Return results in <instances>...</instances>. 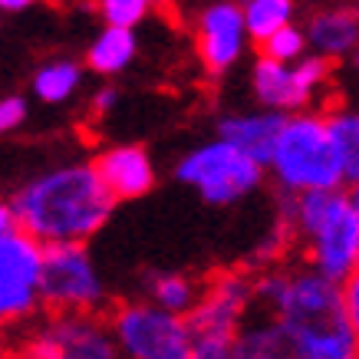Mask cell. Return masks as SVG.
Listing matches in <instances>:
<instances>
[{"instance_id":"obj_1","label":"cell","mask_w":359,"mask_h":359,"mask_svg":"<svg viewBox=\"0 0 359 359\" xmlns=\"http://www.w3.org/2000/svg\"><path fill=\"white\" fill-rule=\"evenodd\" d=\"M254 304L280 320L297 359H356V327L339 304V283L313 267L267 271L254 280Z\"/></svg>"},{"instance_id":"obj_2","label":"cell","mask_w":359,"mask_h":359,"mask_svg":"<svg viewBox=\"0 0 359 359\" xmlns=\"http://www.w3.org/2000/svg\"><path fill=\"white\" fill-rule=\"evenodd\" d=\"M13 224L40 244L86 241L106 228L116 211V198L102 185L96 165L79 162L50 168L30 178L11 198Z\"/></svg>"},{"instance_id":"obj_3","label":"cell","mask_w":359,"mask_h":359,"mask_svg":"<svg viewBox=\"0 0 359 359\" xmlns=\"http://www.w3.org/2000/svg\"><path fill=\"white\" fill-rule=\"evenodd\" d=\"M267 168L273 172V178H277V185L283 191L346 188L343 165H339L337 152L330 145L327 122H323L320 112H287Z\"/></svg>"},{"instance_id":"obj_4","label":"cell","mask_w":359,"mask_h":359,"mask_svg":"<svg viewBox=\"0 0 359 359\" xmlns=\"http://www.w3.org/2000/svg\"><path fill=\"white\" fill-rule=\"evenodd\" d=\"M264 172H267L264 165L248 158L224 139H211L191 149L175 168L178 182L195 188L208 205H234L241 198H248L250 191L261 188Z\"/></svg>"},{"instance_id":"obj_5","label":"cell","mask_w":359,"mask_h":359,"mask_svg":"<svg viewBox=\"0 0 359 359\" xmlns=\"http://www.w3.org/2000/svg\"><path fill=\"white\" fill-rule=\"evenodd\" d=\"M40 304L53 313H96L106 304V283L93 264V254L86 250V241L43 244Z\"/></svg>"},{"instance_id":"obj_6","label":"cell","mask_w":359,"mask_h":359,"mask_svg":"<svg viewBox=\"0 0 359 359\" xmlns=\"http://www.w3.org/2000/svg\"><path fill=\"white\" fill-rule=\"evenodd\" d=\"M109 330L119 353L129 359H185L191 346V330L185 316L168 313L152 300L122 304L112 313Z\"/></svg>"},{"instance_id":"obj_7","label":"cell","mask_w":359,"mask_h":359,"mask_svg":"<svg viewBox=\"0 0 359 359\" xmlns=\"http://www.w3.org/2000/svg\"><path fill=\"white\" fill-rule=\"evenodd\" d=\"M17 359H119V346L106 320L66 310L33 330Z\"/></svg>"},{"instance_id":"obj_8","label":"cell","mask_w":359,"mask_h":359,"mask_svg":"<svg viewBox=\"0 0 359 359\" xmlns=\"http://www.w3.org/2000/svg\"><path fill=\"white\" fill-rule=\"evenodd\" d=\"M310 244L313 271H320L330 280L343 283L359 267V198L349 188H337L330 198L327 215L320 218Z\"/></svg>"},{"instance_id":"obj_9","label":"cell","mask_w":359,"mask_h":359,"mask_svg":"<svg viewBox=\"0 0 359 359\" xmlns=\"http://www.w3.org/2000/svg\"><path fill=\"white\" fill-rule=\"evenodd\" d=\"M43 244L20 228L0 234V327L20 323L40 306Z\"/></svg>"},{"instance_id":"obj_10","label":"cell","mask_w":359,"mask_h":359,"mask_svg":"<svg viewBox=\"0 0 359 359\" xmlns=\"http://www.w3.org/2000/svg\"><path fill=\"white\" fill-rule=\"evenodd\" d=\"M254 304V280L241 271L218 273L215 280L201 287L195 306L185 313L191 337H224L234 339Z\"/></svg>"},{"instance_id":"obj_11","label":"cell","mask_w":359,"mask_h":359,"mask_svg":"<svg viewBox=\"0 0 359 359\" xmlns=\"http://www.w3.org/2000/svg\"><path fill=\"white\" fill-rule=\"evenodd\" d=\"M248 43V30H244V17H241V4L234 0H218L201 11L198 17V56L205 63L208 73H224L241 60Z\"/></svg>"},{"instance_id":"obj_12","label":"cell","mask_w":359,"mask_h":359,"mask_svg":"<svg viewBox=\"0 0 359 359\" xmlns=\"http://www.w3.org/2000/svg\"><path fill=\"white\" fill-rule=\"evenodd\" d=\"M93 165H96L102 185L109 188V195L116 198V201H129V198L149 195L155 185V165L142 145H116V149H106Z\"/></svg>"},{"instance_id":"obj_13","label":"cell","mask_w":359,"mask_h":359,"mask_svg":"<svg viewBox=\"0 0 359 359\" xmlns=\"http://www.w3.org/2000/svg\"><path fill=\"white\" fill-rule=\"evenodd\" d=\"M283 119H287V112H277V109L221 116V119H218V139L231 142V145H234V149H241L248 158H254L257 165H264V168H267Z\"/></svg>"},{"instance_id":"obj_14","label":"cell","mask_w":359,"mask_h":359,"mask_svg":"<svg viewBox=\"0 0 359 359\" xmlns=\"http://www.w3.org/2000/svg\"><path fill=\"white\" fill-rule=\"evenodd\" d=\"M306 50L323 60H343L356 50L359 43V17L356 7H327V11H316L306 23Z\"/></svg>"},{"instance_id":"obj_15","label":"cell","mask_w":359,"mask_h":359,"mask_svg":"<svg viewBox=\"0 0 359 359\" xmlns=\"http://www.w3.org/2000/svg\"><path fill=\"white\" fill-rule=\"evenodd\" d=\"M250 86H254L257 102L267 106V109L300 112L304 106H310V96L300 89L290 63H277V60L261 56V60L254 63V73H250Z\"/></svg>"},{"instance_id":"obj_16","label":"cell","mask_w":359,"mask_h":359,"mask_svg":"<svg viewBox=\"0 0 359 359\" xmlns=\"http://www.w3.org/2000/svg\"><path fill=\"white\" fill-rule=\"evenodd\" d=\"M231 359H297V349L280 320L264 316L238 327L231 339Z\"/></svg>"},{"instance_id":"obj_17","label":"cell","mask_w":359,"mask_h":359,"mask_svg":"<svg viewBox=\"0 0 359 359\" xmlns=\"http://www.w3.org/2000/svg\"><path fill=\"white\" fill-rule=\"evenodd\" d=\"M135 56H139V40L132 27H106L89 46L86 63L99 76H119L122 69L132 66Z\"/></svg>"},{"instance_id":"obj_18","label":"cell","mask_w":359,"mask_h":359,"mask_svg":"<svg viewBox=\"0 0 359 359\" xmlns=\"http://www.w3.org/2000/svg\"><path fill=\"white\" fill-rule=\"evenodd\" d=\"M327 122L330 145L337 152L339 165H343V178L346 185L359 182V116L353 109H333L323 116Z\"/></svg>"},{"instance_id":"obj_19","label":"cell","mask_w":359,"mask_h":359,"mask_svg":"<svg viewBox=\"0 0 359 359\" xmlns=\"http://www.w3.org/2000/svg\"><path fill=\"white\" fill-rule=\"evenodd\" d=\"M79 86H83V69L73 60H50L33 73V96L46 106H60L73 99Z\"/></svg>"},{"instance_id":"obj_20","label":"cell","mask_w":359,"mask_h":359,"mask_svg":"<svg viewBox=\"0 0 359 359\" xmlns=\"http://www.w3.org/2000/svg\"><path fill=\"white\" fill-rule=\"evenodd\" d=\"M294 11L297 0H241V17H244L248 40L261 43L273 30L294 23Z\"/></svg>"},{"instance_id":"obj_21","label":"cell","mask_w":359,"mask_h":359,"mask_svg":"<svg viewBox=\"0 0 359 359\" xmlns=\"http://www.w3.org/2000/svg\"><path fill=\"white\" fill-rule=\"evenodd\" d=\"M198 294H201V287L185 273H149V300L168 313L185 316L195 306Z\"/></svg>"},{"instance_id":"obj_22","label":"cell","mask_w":359,"mask_h":359,"mask_svg":"<svg viewBox=\"0 0 359 359\" xmlns=\"http://www.w3.org/2000/svg\"><path fill=\"white\" fill-rule=\"evenodd\" d=\"M168 0H96L106 27H139L155 7H165Z\"/></svg>"},{"instance_id":"obj_23","label":"cell","mask_w":359,"mask_h":359,"mask_svg":"<svg viewBox=\"0 0 359 359\" xmlns=\"http://www.w3.org/2000/svg\"><path fill=\"white\" fill-rule=\"evenodd\" d=\"M304 53H310V50H306V36L294 23H287V27L273 30L271 36L261 40V56L277 60V63H297Z\"/></svg>"},{"instance_id":"obj_24","label":"cell","mask_w":359,"mask_h":359,"mask_svg":"<svg viewBox=\"0 0 359 359\" xmlns=\"http://www.w3.org/2000/svg\"><path fill=\"white\" fill-rule=\"evenodd\" d=\"M290 66H294V76H297V83H300V89H304L310 99L316 96V89L327 86L330 76H333V60H323V56H316V53H304Z\"/></svg>"},{"instance_id":"obj_25","label":"cell","mask_w":359,"mask_h":359,"mask_svg":"<svg viewBox=\"0 0 359 359\" xmlns=\"http://www.w3.org/2000/svg\"><path fill=\"white\" fill-rule=\"evenodd\" d=\"M185 359H231V339L224 337H191Z\"/></svg>"},{"instance_id":"obj_26","label":"cell","mask_w":359,"mask_h":359,"mask_svg":"<svg viewBox=\"0 0 359 359\" xmlns=\"http://www.w3.org/2000/svg\"><path fill=\"white\" fill-rule=\"evenodd\" d=\"M23 122H27V99H20V96L0 99V135L20 129Z\"/></svg>"},{"instance_id":"obj_27","label":"cell","mask_w":359,"mask_h":359,"mask_svg":"<svg viewBox=\"0 0 359 359\" xmlns=\"http://www.w3.org/2000/svg\"><path fill=\"white\" fill-rule=\"evenodd\" d=\"M339 304H343V313H346V320L359 330V277H356V273L339 283Z\"/></svg>"},{"instance_id":"obj_28","label":"cell","mask_w":359,"mask_h":359,"mask_svg":"<svg viewBox=\"0 0 359 359\" xmlns=\"http://www.w3.org/2000/svg\"><path fill=\"white\" fill-rule=\"evenodd\" d=\"M116 102H119V89H116V86H102L96 96H93V109L102 116V112H112V106H116Z\"/></svg>"},{"instance_id":"obj_29","label":"cell","mask_w":359,"mask_h":359,"mask_svg":"<svg viewBox=\"0 0 359 359\" xmlns=\"http://www.w3.org/2000/svg\"><path fill=\"white\" fill-rule=\"evenodd\" d=\"M17 224H13V211H11V201H0V234H7V231H13Z\"/></svg>"},{"instance_id":"obj_30","label":"cell","mask_w":359,"mask_h":359,"mask_svg":"<svg viewBox=\"0 0 359 359\" xmlns=\"http://www.w3.org/2000/svg\"><path fill=\"white\" fill-rule=\"evenodd\" d=\"M36 0H0V11L4 13H20L27 11V7H33Z\"/></svg>"},{"instance_id":"obj_31","label":"cell","mask_w":359,"mask_h":359,"mask_svg":"<svg viewBox=\"0 0 359 359\" xmlns=\"http://www.w3.org/2000/svg\"><path fill=\"white\" fill-rule=\"evenodd\" d=\"M0 359H7V343H4V333H0Z\"/></svg>"}]
</instances>
